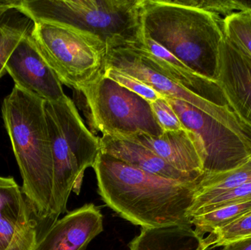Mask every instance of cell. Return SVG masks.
Instances as JSON below:
<instances>
[{
	"instance_id": "e0dca14e",
	"label": "cell",
	"mask_w": 251,
	"mask_h": 250,
	"mask_svg": "<svg viewBox=\"0 0 251 250\" xmlns=\"http://www.w3.org/2000/svg\"><path fill=\"white\" fill-rule=\"evenodd\" d=\"M251 181V157L238 167L222 173L204 175L198 185L189 217L213 198Z\"/></svg>"
},
{
	"instance_id": "8fae6325",
	"label": "cell",
	"mask_w": 251,
	"mask_h": 250,
	"mask_svg": "<svg viewBox=\"0 0 251 250\" xmlns=\"http://www.w3.org/2000/svg\"><path fill=\"white\" fill-rule=\"evenodd\" d=\"M216 82L233 110L251 128V56L225 35L220 45Z\"/></svg>"
},
{
	"instance_id": "30bf717a",
	"label": "cell",
	"mask_w": 251,
	"mask_h": 250,
	"mask_svg": "<svg viewBox=\"0 0 251 250\" xmlns=\"http://www.w3.org/2000/svg\"><path fill=\"white\" fill-rule=\"evenodd\" d=\"M5 70L15 85L45 101L57 102L66 96L61 82L37 48L31 31L12 53Z\"/></svg>"
},
{
	"instance_id": "4316f807",
	"label": "cell",
	"mask_w": 251,
	"mask_h": 250,
	"mask_svg": "<svg viewBox=\"0 0 251 250\" xmlns=\"http://www.w3.org/2000/svg\"><path fill=\"white\" fill-rule=\"evenodd\" d=\"M153 116L163 132L186 129L174 109L165 98H159L150 103Z\"/></svg>"
},
{
	"instance_id": "ba28073f",
	"label": "cell",
	"mask_w": 251,
	"mask_h": 250,
	"mask_svg": "<svg viewBox=\"0 0 251 250\" xmlns=\"http://www.w3.org/2000/svg\"><path fill=\"white\" fill-rule=\"evenodd\" d=\"M106 66L137 78L164 98L181 100L191 104L251 143V128L230 104L209 101L180 86L155 68L131 43L108 47Z\"/></svg>"
},
{
	"instance_id": "7a4b0ae2",
	"label": "cell",
	"mask_w": 251,
	"mask_h": 250,
	"mask_svg": "<svg viewBox=\"0 0 251 250\" xmlns=\"http://www.w3.org/2000/svg\"><path fill=\"white\" fill-rule=\"evenodd\" d=\"M45 103L14 85L1 115L22 179V190L34 220L45 233L57 220L53 198L54 162Z\"/></svg>"
},
{
	"instance_id": "52a82bcc",
	"label": "cell",
	"mask_w": 251,
	"mask_h": 250,
	"mask_svg": "<svg viewBox=\"0 0 251 250\" xmlns=\"http://www.w3.org/2000/svg\"><path fill=\"white\" fill-rule=\"evenodd\" d=\"M86 99L91 124L103 136L125 139L137 135L160 136L150 103L101 75L81 91Z\"/></svg>"
},
{
	"instance_id": "7c38bea8",
	"label": "cell",
	"mask_w": 251,
	"mask_h": 250,
	"mask_svg": "<svg viewBox=\"0 0 251 250\" xmlns=\"http://www.w3.org/2000/svg\"><path fill=\"white\" fill-rule=\"evenodd\" d=\"M103 230L101 210L85 204L58 219L41 235L34 250H85Z\"/></svg>"
},
{
	"instance_id": "603a6c76",
	"label": "cell",
	"mask_w": 251,
	"mask_h": 250,
	"mask_svg": "<svg viewBox=\"0 0 251 250\" xmlns=\"http://www.w3.org/2000/svg\"><path fill=\"white\" fill-rule=\"evenodd\" d=\"M222 25L224 35L241 45L251 56V10L224 18Z\"/></svg>"
},
{
	"instance_id": "83f0119b",
	"label": "cell",
	"mask_w": 251,
	"mask_h": 250,
	"mask_svg": "<svg viewBox=\"0 0 251 250\" xmlns=\"http://www.w3.org/2000/svg\"><path fill=\"white\" fill-rule=\"evenodd\" d=\"M222 250H251V238L228 244Z\"/></svg>"
},
{
	"instance_id": "6da1fadb",
	"label": "cell",
	"mask_w": 251,
	"mask_h": 250,
	"mask_svg": "<svg viewBox=\"0 0 251 250\" xmlns=\"http://www.w3.org/2000/svg\"><path fill=\"white\" fill-rule=\"evenodd\" d=\"M93 169L101 200L131 224L141 228L191 225L189 211L200 182L165 179L101 152Z\"/></svg>"
},
{
	"instance_id": "4fadbf2b",
	"label": "cell",
	"mask_w": 251,
	"mask_h": 250,
	"mask_svg": "<svg viewBox=\"0 0 251 250\" xmlns=\"http://www.w3.org/2000/svg\"><path fill=\"white\" fill-rule=\"evenodd\" d=\"M131 44L159 71L180 86L209 101L229 104L217 82L195 73L150 38L141 33L140 39Z\"/></svg>"
},
{
	"instance_id": "5bb4252c",
	"label": "cell",
	"mask_w": 251,
	"mask_h": 250,
	"mask_svg": "<svg viewBox=\"0 0 251 250\" xmlns=\"http://www.w3.org/2000/svg\"><path fill=\"white\" fill-rule=\"evenodd\" d=\"M123 139L146 147L178 171L199 179L204 176L199 144L187 129L164 132L158 136L137 135Z\"/></svg>"
},
{
	"instance_id": "ac0fdd59",
	"label": "cell",
	"mask_w": 251,
	"mask_h": 250,
	"mask_svg": "<svg viewBox=\"0 0 251 250\" xmlns=\"http://www.w3.org/2000/svg\"><path fill=\"white\" fill-rule=\"evenodd\" d=\"M38 240V225L31 213L0 218V250H34Z\"/></svg>"
},
{
	"instance_id": "cb8c5ba5",
	"label": "cell",
	"mask_w": 251,
	"mask_h": 250,
	"mask_svg": "<svg viewBox=\"0 0 251 250\" xmlns=\"http://www.w3.org/2000/svg\"><path fill=\"white\" fill-rule=\"evenodd\" d=\"M171 1L179 5L204 10L223 19L237 12L251 10L250 2L237 0H171Z\"/></svg>"
},
{
	"instance_id": "ffe728a7",
	"label": "cell",
	"mask_w": 251,
	"mask_h": 250,
	"mask_svg": "<svg viewBox=\"0 0 251 250\" xmlns=\"http://www.w3.org/2000/svg\"><path fill=\"white\" fill-rule=\"evenodd\" d=\"M251 211V201L224 205L205 214L195 216L190 223L201 237L221 228Z\"/></svg>"
},
{
	"instance_id": "d4e9b609",
	"label": "cell",
	"mask_w": 251,
	"mask_h": 250,
	"mask_svg": "<svg viewBox=\"0 0 251 250\" xmlns=\"http://www.w3.org/2000/svg\"><path fill=\"white\" fill-rule=\"evenodd\" d=\"M104 74V76L113 79L122 86L125 87L131 92L145 98L149 103L153 102L159 98H164L157 91L143 83L137 78L114 68L105 66Z\"/></svg>"
},
{
	"instance_id": "8992f818",
	"label": "cell",
	"mask_w": 251,
	"mask_h": 250,
	"mask_svg": "<svg viewBox=\"0 0 251 250\" xmlns=\"http://www.w3.org/2000/svg\"><path fill=\"white\" fill-rule=\"evenodd\" d=\"M31 36L62 85L78 92L104 74L107 45L80 29L49 22H35Z\"/></svg>"
},
{
	"instance_id": "44dd1931",
	"label": "cell",
	"mask_w": 251,
	"mask_h": 250,
	"mask_svg": "<svg viewBox=\"0 0 251 250\" xmlns=\"http://www.w3.org/2000/svg\"><path fill=\"white\" fill-rule=\"evenodd\" d=\"M28 213L31 211L22 187L13 177L0 176V218L20 217Z\"/></svg>"
},
{
	"instance_id": "9a60e30c",
	"label": "cell",
	"mask_w": 251,
	"mask_h": 250,
	"mask_svg": "<svg viewBox=\"0 0 251 250\" xmlns=\"http://www.w3.org/2000/svg\"><path fill=\"white\" fill-rule=\"evenodd\" d=\"M101 153L131 167L184 183H199L201 179L176 170L146 147L127 139L102 136L100 138Z\"/></svg>"
},
{
	"instance_id": "5b68a950",
	"label": "cell",
	"mask_w": 251,
	"mask_h": 250,
	"mask_svg": "<svg viewBox=\"0 0 251 250\" xmlns=\"http://www.w3.org/2000/svg\"><path fill=\"white\" fill-rule=\"evenodd\" d=\"M142 0H20L16 9L35 22L72 26L101 38L107 48L141 36Z\"/></svg>"
},
{
	"instance_id": "d6986e66",
	"label": "cell",
	"mask_w": 251,
	"mask_h": 250,
	"mask_svg": "<svg viewBox=\"0 0 251 250\" xmlns=\"http://www.w3.org/2000/svg\"><path fill=\"white\" fill-rule=\"evenodd\" d=\"M34 22L16 8L0 18V79L7 73L6 63L21 40L32 30Z\"/></svg>"
},
{
	"instance_id": "9c48e42d",
	"label": "cell",
	"mask_w": 251,
	"mask_h": 250,
	"mask_svg": "<svg viewBox=\"0 0 251 250\" xmlns=\"http://www.w3.org/2000/svg\"><path fill=\"white\" fill-rule=\"evenodd\" d=\"M165 99L184 127L194 135L200 148L204 175L231 170L251 158V144L235 132L185 101Z\"/></svg>"
},
{
	"instance_id": "f1b7e54d",
	"label": "cell",
	"mask_w": 251,
	"mask_h": 250,
	"mask_svg": "<svg viewBox=\"0 0 251 250\" xmlns=\"http://www.w3.org/2000/svg\"><path fill=\"white\" fill-rule=\"evenodd\" d=\"M20 0H0V18L9 10L16 8Z\"/></svg>"
},
{
	"instance_id": "2e32d148",
	"label": "cell",
	"mask_w": 251,
	"mask_h": 250,
	"mask_svg": "<svg viewBox=\"0 0 251 250\" xmlns=\"http://www.w3.org/2000/svg\"><path fill=\"white\" fill-rule=\"evenodd\" d=\"M191 225L141 228L128 244L129 250H212Z\"/></svg>"
},
{
	"instance_id": "3957f363",
	"label": "cell",
	"mask_w": 251,
	"mask_h": 250,
	"mask_svg": "<svg viewBox=\"0 0 251 250\" xmlns=\"http://www.w3.org/2000/svg\"><path fill=\"white\" fill-rule=\"evenodd\" d=\"M141 33L195 73L216 82L223 18L171 0H142Z\"/></svg>"
},
{
	"instance_id": "7402d4cb",
	"label": "cell",
	"mask_w": 251,
	"mask_h": 250,
	"mask_svg": "<svg viewBox=\"0 0 251 250\" xmlns=\"http://www.w3.org/2000/svg\"><path fill=\"white\" fill-rule=\"evenodd\" d=\"M249 238H251V211L209 233L203 240L209 248L213 249Z\"/></svg>"
},
{
	"instance_id": "484cf974",
	"label": "cell",
	"mask_w": 251,
	"mask_h": 250,
	"mask_svg": "<svg viewBox=\"0 0 251 250\" xmlns=\"http://www.w3.org/2000/svg\"><path fill=\"white\" fill-rule=\"evenodd\" d=\"M249 201H251V181L211 200L201 208L195 211L190 219L195 216L205 214L224 205Z\"/></svg>"
},
{
	"instance_id": "277c9868",
	"label": "cell",
	"mask_w": 251,
	"mask_h": 250,
	"mask_svg": "<svg viewBox=\"0 0 251 250\" xmlns=\"http://www.w3.org/2000/svg\"><path fill=\"white\" fill-rule=\"evenodd\" d=\"M54 162L53 198L56 220L67 213L72 192L80 194L85 172L94 167L101 152L100 137L87 128L74 101L66 95L45 103Z\"/></svg>"
}]
</instances>
